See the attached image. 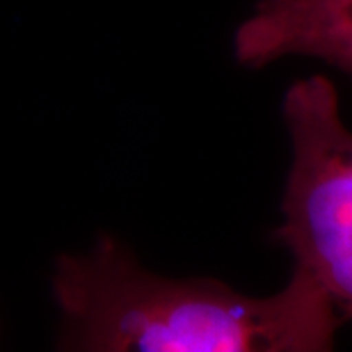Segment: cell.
<instances>
[{
    "label": "cell",
    "mask_w": 352,
    "mask_h": 352,
    "mask_svg": "<svg viewBox=\"0 0 352 352\" xmlns=\"http://www.w3.org/2000/svg\"><path fill=\"white\" fill-rule=\"evenodd\" d=\"M53 300L60 348L74 352H329L346 325L311 274L254 298L220 279H174L101 236L82 254H60Z\"/></svg>",
    "instance_id": "6da1fadb"
},
{
    "label": "cell",
    "mask_w": 352,
    "mask_h": 352,
    "mask_svg": "<svg viewBox=\"0 0 352 352\" xmlns=\"http://www.w3.org/2000/svg\"><path fill=\"white\" fill-rule=\"evenodd\" d=\"M281 115L291 165L272 241L293 267L318 281L343 322H352V129L339 89L325 74L293 80Z\"/></svg>",
    "instance_id": "7a4b0ae2"
},
{
    "label": "cell",
    "mask_w": 352,
    "mask_h": 352,
    "mask_svg": "<svg viewBox=\"0 0 352 352\" xmlns=\"http://www.w3.org/2000/svg\"><path fill=\"white\" fill-rule=\"evenodd\" d=\"M234 58L245 69L314 58L352 78V0H256L234 32Z\"/></svg>",
    "instance_id": "3957f363"
}]
</instances>
